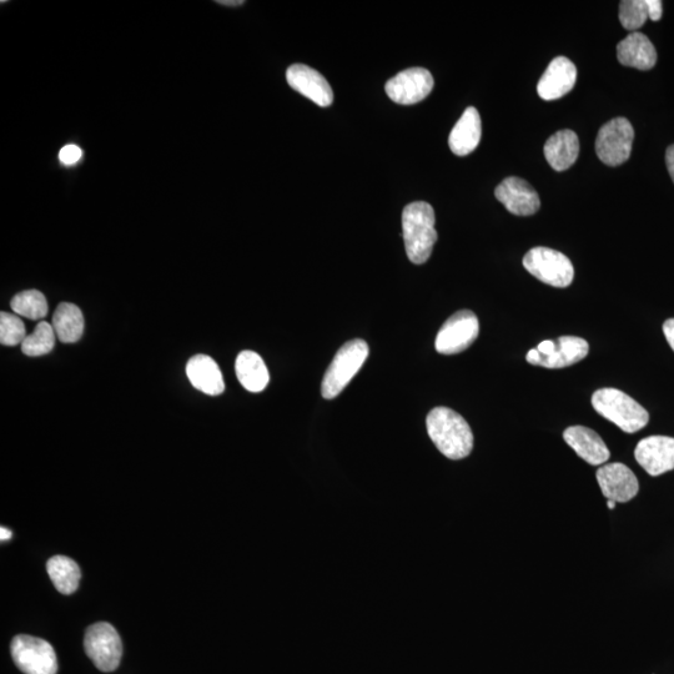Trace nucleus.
<instances>
[{"mask_svg": "<svg viewBox=\"0 0 674 674\" xmlns=\"http://www.w3.org/2000/svg\"><path fill=\"white\" fill-rule=\"evenodd\" d=\"M590 352V345L577 336H561L557 340H546L536 349L528 351L527 362L546 369H563L582 361Z\"/></svg>", "mask_w": 674, "mask_h": 674, "instance_id": "nucleus-6", "label": "nucleus"}, {"mask_svg": "<svg viewBox=\"0 0 674 674\" xmlns=\"http://www.w3.org/2000/svg\"><path fill=\"white\" fill-rule=\"evenodd\" d=\"M10 306L15 315L30 320H42L48 315V301L38 290H27L15 295Z\"/></svg>", "mask_w": 674, "mask_h": 674, "instance_id": "nucleus-25", "label": "nucleus"}, {"mask_svg": "<svg viewBox=\"0 0 674 674\" xmlns=\"http://www.w3.org/2000/svg\"><path fill=\"white\" fill-rule=\"evenodd\" d=\"M0 538H2V541H9L10 538H12V532L8 530V528L2 527L0 528Z\"/></svg>", "mask_w": 674, "mask_h": 674, "instance_id": "nucleus-34", "label": "nucleus"}, {"mask_svg": "<svg viewBox=\"0 0 674 674\" xmlns=\"http://www.w3.org/2000/svg\"><path fill=\"white\" fill-rule=\"evenodd\" d=\"M369 356V346L361 339L351 340L341 347L325 372L321 394L331 400L339 396L354 379Z\"/></svg>", "mask_w": 674, "mask_h": 674, "instance_id": "nucleus-4", "label": "nucleus"}, {"mask_svg": "<svg viewBox=\"0 0 674 674\" xmlns=\"http://www.w3.org/2000/svg\"><path fill=\"white\" fill-rule=\"evenodd\" d=\"M434 84V78H432L429 70L411 68L390 79L385 85V90L392 102L412 105L429 97L432 89H434Z\"/></svg>", "mask_w": 674, "mask_h": 674, "instance_id": "nucleus-11", "label": "nucleus"}, {"mask_svg": "<svg viewBox=\"0 0 674 674\" xmlns=\"http://www.w3.org/2000/svg\"><path fill=\"white\" fill-rule=\"evenodd\" d=\"M480 334V323L470 310H462L446 321L436 336V351L441 355H455L469 349Z\"/></svg>", "mask_w": 674, "mask_h": 674, "instance_id": "nucleus-10", "label": "nucleus"}, {"mask_svg": "<svg viewBox=\"0 0 674 674\" xmlns=\"http://www.w3.org/2000/svg\"><path fill=\"white\" fill-rule=\"evenodd\" d=\"M15 666L25 674H57L54 648L42 638L20 635L10 645Z\"/></svg>", "mask_w": 674, "mask_h": 674, "instance_id": "nucleus-8", "label": "nucleus"}, {"mask_svg": "<svg viewBox=\"0 0 674 674\" xmlns=\"http://www.w3.org/2000/svg\"><path fill=\"white\" fill-rule=\"evenodd\" d=\"M85 653L102 672L117 670L123 657V643L119 633L107 622L95 623L85 632Z\"/></svg>", "mask_w": 674, "mask_h": 674, "instance_id": "nucleus-7", "label": "nucleus"}, {"mask_svg": "<svg viewBox=\"0 0 674 674\" xmlns=\"http://www.w3.org/2000/svg\"><path fill=\"white\" fill-rule=\"evenodd\" d=\"M291 88L314 102L319 107H330L334 102V92L328 80L315 69L305 64H294L286 72Z\"/></svg>", "mask_w": 674, "mask_h": 674, "instance_id": "nucleus-14", "label": "nucleus"}, {"mask_svg": "<svg viewBox=\"0 0 674 674\" xmlns=\"http://www.w3.org/2000/svg\"><path fill=\"white\" fill-rule=\"evenodd\" d=\"M617 59L625 67L650 70L657 63V52L647 35L635 32L618 43Z\"/></svg>", "mask_w": 674, "mask_h": 674, "instance_id": "nucleus-18", "label": "nucleus"}, {"mask_svg": "<svg viewBox=\"0 0 674 674\" xmlns=\"http://www.w3.org/2000/svg\"><path fill=\"white\" fill-rule=\"evenodd\" d=\"M563 439L587 464L601 466L610 460L611 452L608 450L605 441L595 431L588 429V427H568L563 432Z\"/></svg>", "mask_w": 674, "mask_h": 674, "instance_id": "nucleus-17", "label": "nucleus"}, {"mask_svg": "<svg viewBox=\"0 0 674 674\" xmlns=\"http://www.w3.org/2000/svg\"><path fill=\"white\" fill-rule=\"evenodd\" d=\"M663 334H665L668 344H670L674 351V319L667 320L663 324Z\"/></svg>", "mask_w": 674, "mask_h": 674, "instance_id": "nucleus-31", "label": "nucleus"}, {"mask_svg": "<svg viewBox=\"0 0 674 674\" xmlns=\"http://www.w3.org/2000/svg\"><path fill=\"white\" fill-rule=\"evenodd\" d=\"M55 335L64 344H74L84 333V316L77 305L63 303L55 310L53 320Z\"/></svg>", "mask_w": 674, "mask_h": 674, "instance_id": "nucleus-23", "label": "nucleus"}, {"mask_svg": "<svg viewBox=\"0 0 674 674\" xmlns=\"http://www.w3.org/2000/svg\"><path fill=\"white\" fill-rule=\"evenodd\" d=\"M482 134L481 118L474 107L467 108L450 134L451 152L466 157L479 147Z\"/></svg>", "mask_w": 674, "mask_h": 674, "instance_id": "nucleus-20", "label": "nucleus"}, {"mask_svg": "<svg viewBox=\"0 0 674 674\" xmlns=\"http://www.w3.org/2000/svg\"><path fill=\"white\" fill-rule=\"evenodd\" d=\"M235 371L240 384L250 392H261L269 384L268 367L254 351L240 352L235 362Z\"/></svg>", "mask_w": 674, "mask_h": 674, "instance_id": "nucleus-22", "label": "nucleus"}, {"mask_svg": "<svg viewBox=\"0 0 674 674\" xmlns=\"http://www.w3.org/2000/svg\"><path fill=\"white\" fill-rule=\"evenodd\" d=\"M496 199L505 205L511 214L531 216L540 210L541 201L537 191L526 180L510 176L497 186Z\"/></svg>", "mask_w": 674, "mask_h": 674, "instance_id": "nucleus-15", "label": "nucleus"}, {"mask_svg": "<svg viewBox=\"0 0 674 674\" xmlns=\"http://www.w3.org/2000/svg\"><path fill=\"white\" fill-rule=\"evenodd\" d=\"M83 157L82 149L78 145L69 144L65 145L59 153L60 162L64 165H73L77 164L80 159Z\"/></svg>", "mask_w": 674, "mask_h": 674, "instance_id": "nucleus-29", "label": "nucleus"}, {"mask_svg": "<svg viewBox=\"0 0 674 674\" xmlns=\"http://www.w3.org/2000/svg\"><path fill=\"white\" fill-rule=\"evenodd\" d=\"M592 406L598 414L627 434H635L650 422L647 410L621 390L608 387L596 391L592 396Z\"/></svg>", "mask_w": 674, "mask_h": 674, "instance_id": "nucleus-3", "label": "nucleus"}, {"mask_svg": "<svg viewBox=\"0 0 674 674\" xmlns=\"http://www.w3.org/2000/svg\"><path fill=\"white\" fill-rule=\"evenodd\" d=\"M635 130L626 118H615L603 125L596 139V153L602 163L618 167L631 157Z\"/></svg>", "mask_w": 674, "mask_h": 674, "instance_id": "nucleus-9", "label": "nucleus"}, {"mask_svg": "<svg viewBox=\"0 0 674 674\" xmlns=\"http://www.w3.org/2000/svg\"><path fill=\"white\" fill-rule=\"evenodd\" d=\"M27 339L23 321L15 314H0V342L4 346L22 345Z\"/></svg>", "mask_w": 674, "mask_h": 674, "instance_id": "nucleus-28", "label": "nucleus"}, {"mask_svg": "<svg viewBox=\"0 0 674 674\" xmlns=\"http://www.w3.org/2000/svg\"><path fill=\"white\" fill-rule=\"evenodd\" d=\"M650 18L647 0H623L620 5V22L623 28L635 33Z\"/></svg>", "mask_w": 674, "mask_h": 674, "instance_id": "nucleus-27", "label": "nucleus"}, {"mask_svg": "<svg viewBox=\"0 0 674 674\" xmlns=\"http://www.w3.org/2000/svg\"><path fill=\"white\" fill-rule=\"evenodd\" d=\"M523 266L532 276L553 288H568L575 278L571 260L560 251L550 248H533L523 258Z\"/></svg>", "mask_w": 674, "mask_h": 674, "instance_id": "nucleus-5", "label": "nucleus"}, {"mask_svg": "<svg viewBox=\"0 0 674 674\" xmlns=\"http://www.w3.org/2000/svg\"><path fill=\"white\" fill-rule=\"evenodd\" d=\"M55 331L53 325L40 321L32 335L27 336L23 341V354L30 357H37L49 354L55 346Z\"/></svg>", "mask_w": 674, "mask_h": 674, "instance_id": "nucleus-26", "label": "nucleus"}, {"mask_svg": "<svg viewBox=\"0 0 674 674\" xmlns=\"http://www.w3.org/2000/svg\"><path fill=\"white\" fill-rule=\"evenodd\" d=\"M635 457L648 475L653 477L674 470V439L650 436L638 442Z\"/></svg>", "mask_w": 674, "mask_h": 674, "instance_id": "nucleus-13", "label": "nucleus"}, {"mask_svg": "<svg viewBox=\"0 0 674 674\" xmlns=\"http://www.w3.org/2000/svg\"><path fill=\"white\" fill-rule=\"evenodd\" d=\"M427 432L442 455L462 460L474 449V434L464 417L447 407H436L427 416Z\"/></svg>", "mask_w": 674, "mask_h": 674, "instance_id": "nucleus-1", "label": "nucleus"}, {"mask_svg": "<svg viewBox=\"0 0 674 674\" xmlns=\"http://www.w3.org/2000/svg\"><path fill=\"white\" fill-rule=\"evenodd\" d=\"M47 571L53 585L63 595H72L78 590L82 573H80L79 566L72 558L65 556L50 558Z\"/></svg>", "mask_w": 674, "mask_h": 674, "instance_id": "nucleus-24", "label": "nucleus"}, {"mask_svg": "<svg viewBox=\"0 0 674 674\" xmlns=\"http://www.w3.org/2000/svg\"><path fill=\"white\" fill-rule=\"evenodd\" d=\"M218 4L229 5V7H238V5H243V0H218Z\"/></svg>", "mask_w": 674, "mask_h": 674, "instance_id": "nucleus-33", "label": "nucleus"}, {"mask_svg": "<svg viewBox=\"0 0 674 674\" xmlns=\"http://www.w3.org/2000/svg\"><path fill=\"white\" fill-rule=\"evenodd\" d=\"M597 481L607 501L625 502L635 499L640 491V484L635 474L626 465L607 464L597 471Z\"/></svg>", "mask_w": 674, "mask_h": 674, "instance_id": "nucleus-12", "label": "nucleus"}, {"mask_svg": "<svg viewBox=\"0 0 674 674\" xmlns=\"http://www.w3.org/2000/svg\"><path fill=\"white\" fill-rule=\"evenodd\" d=\"M545 157L556 171L570 169L580 154V140L572 130H561L553 134L545 144Z\"/></svg>", "mask_w": 674, "mask_h": 674, "instance_id": "nucleus-21", "label": "nucleus"}, {"mask_svg": "<svg viewBox=\"0 0 674 674\" xmlns=\"http://www.w3.org/2000/svg\"><path fill=\"white\" fill-rule=\"evenodd\" d=\"M576 65L566 57H557L548 65L540 82L537 84V93L543 100L551 102L565 97L576 85Z\"/></svg>", "mask_w": 674, "mask_h": 674, "instance_id": "nucleus-16", "label": "nucleus"}, {"mask_svg": "<svg viewBox=\"0 0 674 674\" xmlns=\"http://www.w3.org/2000/svg\"><path fill=\"white\" fill-rule=\"evenodd\" d=\"M648 3V15L653 22H658L661 20L663 7L661 0H647Z\"/></svg>", "mask_w": 674, "mask_h": 674, "instance_id": "nucleus-30", "label": "nucleus"}, {"mask_svg": "<svg viewBox=\"0 0 674 674\" xmlns=\"http://www.w3.org/2000/svg\"><path fill=\"white\" fill-rule=\"evenodd\" d=\"M435 211L425 201L406 206L402 213L405 250L411 263L425 264L430 259L437 241Z\"/></svg>", "mask_w": 674, "mask_h": 674, "instance_id": "nucleus-2", "label": "nucleus"}, {"mask_svg": "<svg viewBox=\"0 0 674 674\" xmlns=\"http://www.w3.org/2000/svg\"><path fill=\"white\" fill-rule=\"evenodd\" d=\"M666 164H667L668 173H670L671 178H672L673 183H674V145H671V147L667 149Z\"/></svg>", "mask_w": 674, "mask_h": 674, "instance_id": "nucleus-32", "label": "nucleus"}, {"mask_svg": "<svg viewBox=\"0 0 674 674\" xmlns=\"http://www.w3.org/2000/svg\"><path fill=\"white\" fill-rule=\"evenodd\" d=\"M607 507L610 508V510H615L616 502L608 500L607 501Z\"/></svg>", "mask_w": 674, "mask_h": 674, "instance_id": "nucleus-35", "label": "nucleus"}, {"mask_svg": "<svg viewBox=\"0 0 674 674\" xmlns=\"http://www.w3.org/2000/svg\"><path fill=\"white\" fill-rule=\"evenodd\" d=\"M191 385L206 395L218 396L225 390L223 374L210 356L196 355L186 365Z\"/></svg>", "mask_w": 674, "mask_h": 674, "instance_id": "nucleus-19", "label": "nucleus"}]
</instances>
